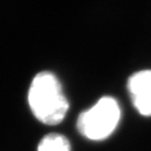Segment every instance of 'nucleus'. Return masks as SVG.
Segmentation results:
<instances>
[{"label":"nucleus","mask_w":151,"mask_h":151,"mask_svg":"<svg viewBox=\"0 0 151 151\" xmlns=\"http://www.w3.org/2000/svg\"><path fill=\"white\" fill-rule=\"evenodd\" d=\"M27 100L35 118L45 125L61 123L69 108L61 83L50 71H41L35 76Z\"/></svg>","instance_id":"1"},{"label":"nucleus","mask_w":151,"mask_h":151,"mask_svg":"<svg viewBox=\"0 0 151 151\" xmlns=\"http://www.w3.org/2000/svg\"><path fill=\"white\" fill-rule=\"evenodd\" d=\"M120 119L121 108L118 101L106 96L81 113L77 121V128L86 139L102 141L116 130Z\"/></svg>","instance_id":"2"},{"label":"nucleus","mask_w":151,"mask_h":151,"mask_svg":"<svg viewBox=\"0 0 151 151\" xmlns=\"http://www.w3.org/2000/svg\"><path fill=\"white\" fill-rule=\"evenodd\" d=\"M127 86L135 109L142 116H151V69L134 73Z\"/></svg>","instance_id":"3"},{"label":"nucleus","mask_w":151,"mask_h":151,"mask_svg":"<svg viewBox=\"0 0 151 151\" xmlns=\"http://www.w3.org/2000/svg\"><path fill=\"white\" fill-rule=\"evenodd\" d=\"M37 151H70V144L63 134L50 133L40 141Z\"/></svg>","instance_id":"4"}]
</instances>
